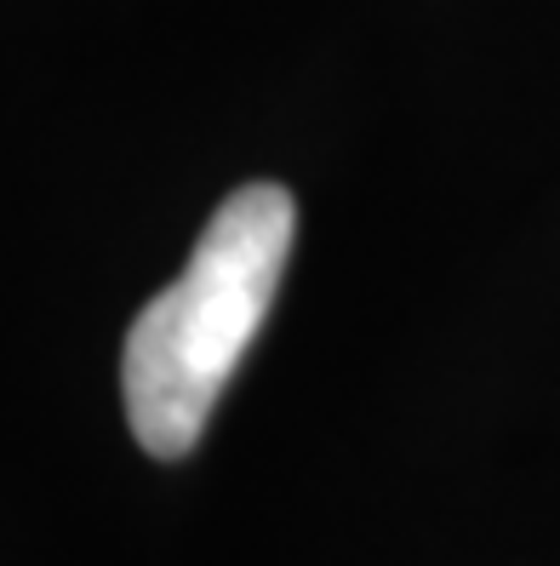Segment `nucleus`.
I'll list each match as a JSON object with an SVG mask.
<instances>
[{
    "instance_id": "nucleus-1",
    "label": "nucleus",
    "mask_w": 560,
    "mask_h": 566,
    "mask_svg": "<svg viewBox=\"0 0 560 566\" xmlns=\"http://www.w3.org/2000/svg\"><path fill=\"white\" fill-rule=\"evenodd\" d=\"M298 207L281 184H241L207 218L183 275L149 297L120 349L126 423L149 458H183L270 321Z\"/></svg>"
}]
</instances>
